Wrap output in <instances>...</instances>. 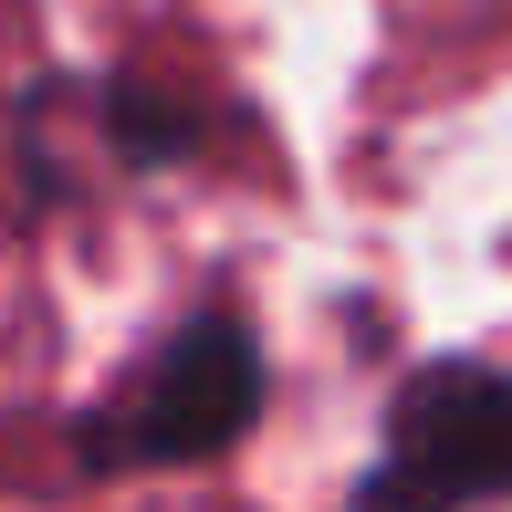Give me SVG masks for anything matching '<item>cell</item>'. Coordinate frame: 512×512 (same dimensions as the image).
Masks as SVG:
<instances>
[{
  "label": "cell",
  "instance_id": "cell-1",
  "mask_svg": "<svg viewBox=\"0 0 512 512\" xmlns=\"http://www.w3.org/2000/svg\"><path fill=\"white\" fill-rule=\"evenodd\" d=\"M512 492V377L429 366L387 408V450L356 481V512H471Z\"/></svg>",
  "mask_w": 512,
  "mask_h": 512
},
{
  "label": "cell",
  "instance_id": "cell-2",
  "mask_svg": "<svg viewBox=\"0 0 512 512\" xmlns=\"http://www.w3.org/2000/svg\"><path fill=\"white\" fill-rule=\"evenodd\" d=\"M262 408V356L230 314H199L189 335L157 345V366L126 387V408L95 418V450L105 460H199V450H230Z\"/></svg>",
  "mask_w": 512,
  "mask_h": 512
}]
</instances>
